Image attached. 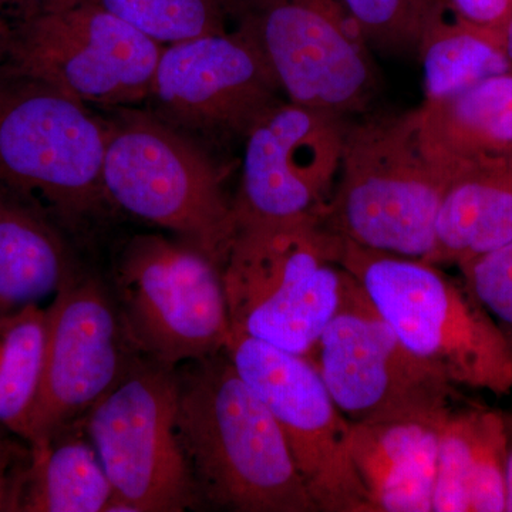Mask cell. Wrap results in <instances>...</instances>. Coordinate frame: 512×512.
<instances>
[{
    "mask_svg": "<svg viewBox=\"0 0 512 512\" xmlns=\"http://www.w3.org/2000/svg\"><path fill=\"white\" fill-rule=\"evenodd\" d=\"M30 460V446L9 433H0V512H16L20 483Z\"/></svg>",
    "mask_w": 512,
    "mask_h": 512,
    "instance_id": "cell-27",
    "label": "cell"
},
{
    "mask_svg": "<svg viewBox=\"0 0 512 512\" xmlns=\"http://www.w3.org/2000/svg\"><path fill=\"white\" fill-rule=\"evenodd\" d=\"M46 336L43 306L0 316V433L25 436L42 383Z\"/></svg>",
    "mask_w": 512,
    "mask_h": 512,
    "instance_id": "cell-23",
    "label": "cell"
},
{
    "mask_svg": "<svg viewBox=\"0 0 512 512\" xmlns=\"http://www.w3.org/2000/svg\"><path fill=\"white\" fill-rule=\"evenodd\" d=\"M109 121L56 87L0 62V185L39 201L76 229L109 201Z\"/></svg>",
    "mask_w": 512,
    "mask_h": 512,
    "instance_id": "cell-6",
    "label": "cell"
},
{
    "mask_svg": "<svg viewBox=\"0 0 512 512\" xmlns=\"http://www.w3.org/2000/svg\"><path fill=\"white\" fill-rule=\"evenodd\" d=\"M111 117L103 164L110 207L173 232L221 266L237 220L210 154L146 109L116 107Z\"/></svg>",
    "mask_w": 512,
    "mask_h": 512,
    "instance_id": "cell-5",
    "label": "cell"
},
{
    "mask_svg": "<svg viewBox=\"0 0 512 512\" xmlns=\"http://www.w3.org/2000/svg\"><path fill=\"white\" fill-rule=\"evenodd\" d=\"M177 370L178 434L202 505L320 512L274 416L225 350Z\"/></svg>",
    "mask_w": 512,
    "mask_h": 512,
    "instance_id": "cell-1",
    "label": "cell"
},
{
    "mask_svg": "<svg viewBox=\"0 0 512 512\" xmlns=\"http://www.w3.org/2000/svg\"><path fill=\"white\" fill-rule=\"evenodd\" d=\"M441 424L350 423V458L373 512L433 511Z\"/></svg>",
    "mask_w": 512,
    "mask_h": 512,
    "instance_id": "cell-17",
    "label": "cell"
},
{
    "mask_svg": "<svg viewBox=\"0 0 512 512\" xmlns=\"http://www.w3.org/2000/svg\"><path fill=\"white\" fill-rule=\"evenodd\" d=\"M225 352L274 416L319 511L373 512L350 458V421L311 360L247 336H231Z\"/></svg>",
    "mask_w": 512,
    "mask_h": 512,
    "instance_id": "cell-12",
    "label": "cell"
},
{
    "mask_svg": "<svg viewBox=\"0 0 512 512\" xmlns=\"http://www.w3.org/2000/svg\"><path fill=\"white\" fill-rule=\"evenodd\" d=\"M340 262L404 345L448 382L512 393V343L464 281L423 259L346 239Z\"/></svg>",
    "mask_w": 512,
    "mask_h": 512,
    "instance_id": "cell-3",
    "label": "cell"
},
{
    "mask_svg": "<svg viewBox=\"0 0 512 512\" xmlns=\"http://www.w3.org/2000/svg\"><path fill=\"white\" fill-rule=\"evenodd\" d=\"M503 40H504L505 50H507V55H508V57H510V60L512 63V16H511L510 22H508V25L505 26V29L503 32Z\"/></svg>",
    "mask_w": 512,
    "mask_h": 512,
    "instance_id": "cell-31",
    "label": "cell"
},
{
    "mask_svg": "<svg viewBox=\"0 0 512 512\" xmlns=\"http://www.w3.org/2000/svg\"><path fill=\"white\" fill-rule=\"evenodd\" d=\"M503 412L453 409L440 427L433 512L507 510Z\"/></svg>",
    "mask_w": 512,
    "mask_h": 512,
    "instance_id": "cell-18",
    "label": "cell"
},
{
    "mask_svg": "<svg viewBox=\"0 0 512 512\" xmlns=\"http://www.w3.org/2000/svg\"><path fill=\"white\" fill-rule=\"evenodd\" d=\"M284 99L264 56L234 28L164 46L143 104L192 138L244 140L255 121Z\"/></svg>",
    "mask_w": 512,
    "mask_h": 512,
    "instance_id": "cell-14",
    "label": "cell"
},
{
    "mask_svg": "<svg viewBox=\"0 0 512 512\" xmlns=\"http://www.w3.org/2000/svg\"><path fill=\"white\" fill-rule=\"evenodd\" d=\"M454 18L503 35L512 16V0H439Z\"/></svg>",
    "mask_w": 512,
    "mask_h": 512,
    "instance_id": "cell-28",
    "label": "cell"
},
{
    "mask_svg": "<svg viewBox=\"0 0 512 512\" xmlns=\"http://www.w3.org/2000/svg\"><path fill=\"white\" fill-rule=\"evenodd\" d=\"M158 45L227 30L224 0H92Z\"/></svg>",
    "mask_w": 512,
    "mask_h": 512,
    "instance_id": "cell-24",
    "label": "cell"
},
{
    "mask_svg": "<svg viewBox=\"0 0 512 512\" xmlns=\"http://www.w3.org/2000/svg\"><path fill=\"white\" fill-rule=\"evenodd\" d=\"M308 359L350 423H443L454 409L456 386L404 345L348 271Z\"/></svg>",
    "mask_w": 512,
    "mask_h": 512,
    "instance_id": "cell-9",
    "label": "cell"
},
{
    "mask_svg": "<svg viewBox=\"0 0 512 512\" xmlns=\"http://www.w3.org/2000/svg\"><path fill=\"white\" fill-rule=\"evenodd\" d=\"M111 292L128 338L146 359L180 367L228 348L221 266L181 239L131 238L117 259Z\"/></svg>",
    "mask_w": 512,
    "mask_h": 512,
    "instance_id": "cell-7",
    "label": "cell"
},
{
    "mask_svg": "<svg viewBox=\"0 0 512 512\" xmlns=\"http://www.w3.org/2000/svg\"><path fill=\"white\" fill-rule=\"evenodd\" d=\"M178 370L141 357L84 416L87 437L117 497V511L202 507L177 427Z\"/></svg>",
    "mask_w": 512,
    "mask_h": 512,
    "instance_id": "cell-11",
    "label": "cell"
},
{
    "mask_svg": "<svg viewBox=\"0 0 512 512\" xmlns=\"http://www.w3.org/2000/svg\"><path fill=\"white\" fill-rule=\"evenodd\" d=\"M512 239V160L460 175L447 185L426 262L461 265Z\"/></svg>",
    "mask_w": 512,
    "mask_h": 512,
    "instance_id": "cell-21",
    "label": "cell"
},
{
    "mask_svg": "<svg viewBox=\"0 0 512 512\" xmlns=\"http://www.w3.org/2000/svg\"><path fill=\"white\" fill-rule=\"evenodd\" d=\"M163 47L92 0H52L6 26L2 62L87 104L133 107Z\"/></svg>",
    "mask_w": 512,
    "mask_h": 512,
    "instance_id": "cell-10",
    "label": "cell"
},
{
    "mask_svg": "<svg viewBox=\"0 0 512 512\" xmlns=\"http://www.w3.org/2000/svg\"><path fill=\"white\" fill-rule=\"evenodd\" d=\"M421 147L446 184L512 160V70L417 107Z\"/></svg>",
    "mask_w": 512,
    "mask_h": 512,
    "instance_id": "cell-16",
    "label": "cell"
},
{
    "mask_svg": "<svg viewBox=\"0 0 512 512\" xmlns=\"http://www.w3.org/2000/svg\"><path fill=\"white\" fill-rule=\"evenodd\" d=\"M342 252L323 214L237 221L221 265L231 336L308 357L338 308Z\"/></svg>",
    "mask_w": 512,
    "mask_h": 512,
    "instance_id": "cell-2",
    "label": "cell"
},
{
    "mask_svg": "<svg viewBox=\"0 0 512 512\" xmlns=\"http://www.w3.org/2000/svg\"><path fill=\"white\" fill-rule=\"evenodd\" d=\"M446 181L427 160L417 109L363 114L346 128L326 224L360 247L429 258Z\"/></svg>",
    "mask_w": 512,
    "mask_h": 512,
    "instance_id": "cell-4",
    "label": "cell"
},
{
    "mask_svg": "<svg viewBox=\"0 0 512 512\" xmlns=\"http://www.w3.org/2000/svg\"><path fill=\"white\" fill-rule=\"evenodd\" d=\"M424 101L439 100L512 70L503 35L451 16L437 0L417 46Z\"/></svg>",
    "mask_w": 512,
    "mask_h": 512,
    "instance_id": "cell-22",
    "label": "cell"
},
{
    "mask_svg": "<svg viewBox=\"0 0 512 512\" xmlns=\"http://www.w3.org/2000/svg\"><path fill=\"white\" fill-rule=\"evenodd\" d=\"M505 431H507V470H505V481H507V510L512 512V413H503Z\"/></svg>",
    "mask_w": 512,
    "mask_h": 512,
    "instance_id": "cell-30",
    "label": "cell"
},
{
    "mask_svg": "<svg viewBox=\"0 0 512 512\" xmlns=\"http://www.w3.org/2000/svg\"><path fill=\"white\" fill-rule=\"evenodd\" d=\"M6 26L0 25V62L3 59V42H5Z\"/></svg>",
    "mask_w": 512,
    "mask_h": 512,
    "instance_id": "cell-32",
    "label": "cell"
},
{
    "mask_svg": "<svg viewBox=\"0 0 512 512\" xmlns=\"http://www.w3.org/2000/svg\"><path fill=\"white\" fill-rule=\"evenodd\" d=\"M59 222L0 185V316L42 306L79 274Z\"/></svg>",
    "mask_w": 512,
    "mask_h": 512,
    "instance_id": "cell-19",
    "label": "cell"
},
{
    "mask_svg": "<svg viewBox=\"0 0 512 512\" xmlns=\"http://www.w3.org/2000/svg\"><path fill=\"white\" fill-rule=\"evenodd\" d=\"M46 308L42 383L23 436L29 444L83 420L143 357L100 279L79 272Z\"/></svg>",
    "mask_w": 512,
    "mask_h": 512,
    "instance_id": "cell-13",
    "label": "cell"
},
{
    "mask_svg": "<svg viewBox=\"0 0 512 512\" xmlns=\"http://www.w3.org/2000/svg\"><path fill=\"white\" fill-rule=\"evenodd\" d=\"M370 49L416 53L437 0H340Z\"/></svg>",
    "mask_w": 512,
    "mask_h": 512,
    "instance_id": "cell-25",
    "label": "cell"
},
{
    "mask_svg": "<svg viewBox=\"0 0 512 512\" xmlns=\"http://www.w3.org/2000/svg\"><path fill=\"white\" fill-rule=\"evenodd\" d=\"M52 0H0V25L8 26L45 8Z\"/></svg>",
    "mask_w": 512,
    "mask_h": 512,
    "instance_id": "cell-29",
    "label": "cell"
},
{
    "mask_svg": "<svg viewBox=\"0 0 512 512\" xmlns=\"http://www.w3.org/2000/svg\"><path fill=\"white\" fill-rule=\"evenodd\" d=\"M457 268L487 312L512 328V239Z\"/></svg>",
    "mask_w": 512,
    "mask_h": 512,
    "instance_id": "cell-26",
    "label": "cell"
},
{
    "mask_svg": "<svg viewBox=\"0 0 512 512\" xmlns=\"http://www.w3.org/2000/svg\"><path fill=\"white\" fill-rule=\"evenodd\" d=\"M286 100L355 119L379 92L372 49L340 0H224Z\"/></svg>",
    "mask_w": 512,
    "mask_h": 512,
    "instance_id": "cell-8",
    "label": "cell"
},
{
    "mask_svg": "<svg viewBox=\"0 0 512 512\" xmlns=\"http://www.w3.org/2000/svg\"><path fill=\"white\" fill-rule=\"evenodd\" d=\"M16 512H117V497L83 421L29 444Z\"/></svg>",
    "mask_w": 512,
    "mask_h": 512,
    "instance_id": "cell-20",
    "label": "cell"
},
{
    "mask_svg": "<svg viewBox=\"0 0 512 512\" xmlns=\"http://www.w3.org/2000/svg\"><path fill=\"white\" fill-rule=\"evenodd\" d=\"M350 120L286 99L269 107L244 137L235 220L291 221L325 214Z\"/></svg>",
    "mask_w": 512,
    "mask_h": 512,
    "instance_id": "cell-15",
    "label": "cell"
}]
</instances>
